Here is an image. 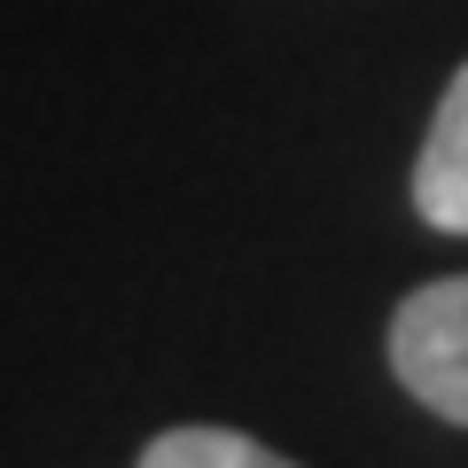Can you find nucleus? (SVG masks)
Listing matches in <instances>:
<instances>
[{"mask_svg":"<svg viewBox=\"0 0 468 468\" xmlns=\"http://www.w3.org/2000/svg\"><path fill=\"white\" fill-rule=\"evenodd\" d=\"M390 375L437 421L468 430V273L430 282L390 313Z\"/></svg>","mask_w":468,"mask_h":468,"instance_id":"obj_1","label":"nucleus"},{"mask_svg":"<svg viewBox=\"0 0 468 468\" xmlns=\"http://www.w3.org/2000/svg\"><path fill=\"white\" fill-rule=\"evenodd\" d=\"M414 211L437 234H468V63L452 70L445 101L430 117V141L414 156Z\"/></svg>","mask_w":468,"mask_h":468,"instance_id":"obj_2","label":"nucleus"},{"mask_svg":"<svg viewBox=\"0 0 468 468\" xmlns=\"http://www.w3.org/2000/svg\"><path fill=\"white\" fill-rule=\"evenodd\" d=\"M133 468H297L289 452H266L242 430H211V421H187V430H165L141 445Z\"/></svg>","mask_w":468,"mask_h":468,"instance_id":"obj_3","label":"nucleus"}]
</instances>
